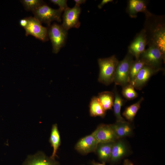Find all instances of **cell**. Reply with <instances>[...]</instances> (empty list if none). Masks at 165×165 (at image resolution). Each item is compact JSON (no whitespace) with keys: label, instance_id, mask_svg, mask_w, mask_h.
Returning <instances> with one entry per match:
<instances>
[{"label":"cell","instance_id":"31","mask_svg":"<svg viewBox=\"0 0 165 165\" xmlns=\"http://www.w3.org/2000/svg\"><path fill=\"white\" fill-rule=\"evenodd\" d=\"M91 165H106L105 164L99 162H96L94 160H93L91 162Z\"/></svg>","mask_w":165,"mask_h":165},{"label":"cell","instance_id":"4","mask_svg":"<svg viewBox=\"0 0 165 165\" xmlns=\"http://www.w3.org/2000/svg\"><path fill=\"white\" fill-rule=\"evenodd\" d=\"M134 56L129 52L124 59L119 61L116 69L113 82L116 85L122 87L129 84L130 67L133 61Z\"/></svg>","mask_w":165,"mask_h":165},{"label":"cell","instance_id":"9","mask_svg":"<svg viewBox=\"0 0 165 165\" xmlns=\"http://www.w3.org/2000/svg\"><path fill=\"white\" fill-rule=\"evenodd\" d=\"M92 133L98 143L114 142L119 139L112 124H100Z\"/></svg>","mask_w":165,"mask_h":165},{"label":"cell","instance_id":"26","mask_svg":"<svg viewBox=\"0 0 165 165\" xmlns=\"http://www.w3.org/2000/svg\"><path fill=\"white\" fill-rule=\"evenodd\" d=\"M50 2L53 4L57 5L59 8L64 11L68 7L67 5L66 0H50Z\"/></svg>","mask_w":165,"mask_h":165},{"label":"cell","instance_id":"16","mask_svg":"<svg viewBox=\"0 0 165 165\" xmlns=\"http://www.w3.org/2000/svg\"><path fill=\"white\" fill-rule=\"evenodd\" d=\"M113 143L98 144L95 152L101 163L105 164L109 162Z\"/></svg>","mask_w":165,"mask_h":165},{"label":"cell","instance_id":"3","mask_svg":"<svg viewBox=\"0 0 165 165\" xmlns=\"http://www.w3.org/2000/svg\"><path fill=\"white\" fill-rule=\"evenodd\" d=\"M48 35L51 42L52 52L57 53L65 44L67 36V31L62 26L54 23L48 26Z\"/></svg>","mask_w":165,"mask_h":165},{"label":"cell","instance_id":"6","mask_svg":"<svg viewBox=\"0 0 165 165\" xmlns=\"http://www.w3.org/2000/svg\"><path fill=\"white\" fill-rule=\"evenodd\" d=\"M28 24L24 29L25 35L32 36L43 42L48 40L47 28L43 26L42 23L34 17H27Z\"/></svg>","mask_w":165,"mask_h":165},{"label":"cell","instance_id":"22","mask_svg":"<svg viewBox=\"0 0 165 165\" xmlns=\"http://www.w3.org/2000/svg\"><path fill=\"white\" fill-rule=\"evenodd\" d=\"M144 98L142 97L136 102L127 107L123 113V116L128 121L132 122L138 111L141 107V104Z\"/></svg>","mask_w":165,"mask_h":165},{"label":"cell","instance_id":"29","mask_svg":"<svg viewBox=\"0 0 165 165\" xmlns=\"http://www.w3.org/2000/svg\"><path fill=\"white\" fill-rule=\"evenodd\" d=\"M86 0H74V1L75 2V6H79L80 5L86 2Z\"/></svg>","mask_w":165,"mask_h":165},{"label":"cell","instance_id":"24","mask_svg":"<svg viewBox=\"0 0 165 165\" xmlns=\"http://www.w3.org/2000/svg\"><path fill=\"white\" fill-rule=\"evenodd\" d=\"M122 87V94L126 99L132 100L138 97V94L132 85L129 83Z\"/></svg>","mask_w":165,"mask_h":165},{"label":"cell","instance_id":"20","mask_svg":"<svg viewBox=\"0 0 165 165\" xmlns=\"http://www.w3.org/2000/svg\"><path fill=\"white\" fill-rule=\"evenodd\" d=\"M113 92L114 94V99L113 108L116 121H125V119L121 115V110L122 106L125 104L126 101L119 94L116 86L114 87Z\"/></svg>","mask_w":165,"mask_h":165},{"label":"cell","instance_id":"18","mask_svg":"<svg viewBox=\"0 0 165 165\" xmlns=\"http://www.w3.org/2000/svg\"><path fill=\"white\" fill-rule=\"evenodd\" d=\"M49 142L53 148L51 158L55 159L58 150L61 145V138L57 124L53 125L51 129Z\"/></svg>","mask_w":165,"mask_h":165},{"label":"cell","instance_id":"15","mask_svg":"<svg viewBox=\"0 0 165 165\" xmlns=\"http://www.w3.org/2000/svg\"><path fill=\"white\" fill-rule=\"evenodd\" d=\"M127 11L129 16L135 18L139 12L144 13L147 16L151 14L147 10L146 2L143 0H130L129 1Z\"/></svg>","mask_w":165,"mask_h":165},{"label":"cell","instance_id":"5","mask_svg":"<svg viewBox=\"0 0 165 165\" xmlns=\"http://www.w3.org/2000/svg\"><path fill=\"white\" fill-rule=\"evenodd\" d=\"M62 9L59 8L53 9L45 3L40 6L32 12L34 17L40 22L50 25L51 22L53 21L58 22L61 21Z\"/></svg>","mask_w":165,"mask_h":165},{"label":"cell","instance_id":"11","mask_svg":"<svg viewBox=\"0 0 165 165\" xmlns=\"http://www.w3.org/2000/svg\"><path fill=\"white\" fill-rule=\"evenodd\" d=\"M147 43L145 31L142 30L136 36L128 47V52L134 57L139 58L140 55L145 50Z\"/></svg>","mask_w":165,"mask_h":165},{"label":"cell","instance_id":"7","mask_svg":"<svg viewBox=\"0 0 165 165\" xmlns=\"http://www.w3.org/2000/svg\"><path fill=\"white\" fill-rule=\"evenodd\" d=\"M123 139H119L113 143L109 161L111 165L119 163L122 159L130 153V147Z\"/></svg>","mask_w":165,"mask_h":165},{"label":"cell","instance_id":"2","mask_svg":"<svg viewBox=\"0 0 165 165\" xmlns=\"http://www.w3.org/2000/svg\"><path fill=\"white\" fill-rule=\"evenodd\" d=\"M139 58L144 62L146 65L151 67L157 72L162 70L165 56L154 44H152L147 50H145Z\"/></svg>","mask_w":165,"mask_h":165},{"label":"cell","instance_id":"17","mask_svg":"<svg viewBox=\"0 0 165 165\" xmlns=\"http://www.w3.org/2000/svg\"><path fill=\"white\" fill-rule=\"evenodd\" d=\"M165 55V29L163 26H158L154 32L152 43Z\"/></svg>","mask_w":165,"mask_h":165},{"label":"cell","instance_id":"8","mask_svg":"<svg viewBox=\"0 0 165 165\" xmlns=\"http://www.w3.org/2000/svg\"><path fill=\"white\" fill-rule=\"evenodd\" d=\"M64 11L61 25L67 31L72 28H79L80 22L79 19L81 12L80 7L75 5L72 8L68 7Z\"/></svg>","mask_w":165,"mask_h":165},{"label":"cell","instance_id":"13","mask_svg":"<svg viewBox=\"0 0 165 165\" xmlns=\"http://www.w3.org/2000/svg\"><path fill=\"white\" fill-rule=\"evenodd\" d=\"M158 72L151 67L145 65L141 69L134 80V88L141 90L146 85L150 78Z\"/></svg>","mask_w":165,"mask_h":165},{"label":"cell","instance_id":"27","mask_svg":"<svg viewBox=\"0 0 165 165\" xmlns=\"http://www.w3.org/2000/svg\"><path fill=\"white\" fill-rule=\"evenodd\" d=\"M19 24L20 25L24 28H26L28 24L27 17L20 19L19 21Z\"/></svg>","mask_w":165,"mask_h":165},{"label":"cell","instance_id":"25","mask_svg":"<svg viewBox=\"0 0 165 165\" xmlns=\"http://www.w3.org/2000/svg\"><path fill=\"white\" fill-rule=\"evenodd\" d=\"M20 1L26 10L32 12L45 3L42 0H21Z\"/></svg>","mask_w":165,"mask_h":165},{"label":"cell","instance_id":"30","mask_svg":"<svg viewBox=\"0 0 165 165\" xmlns=\"http://www.w3.org/2000/svg\"><path fill=\"white\" fill-rule=\"evenodd\" d=\"M123 165H134L133 163L128 159H125L123 162Z\"/></svg>","mask_w":165,"mask_h":165},{"label":"cell","instance_id":"14","mask_svg":"<svg viewBox=\"0 0 165 165\" xmlns=\"http://www.w3.org/2000/svg\"><path fill=\"white\" fill-rule=\"evenodd\" d=\"M112 125L119 139L131 137L133 134L134 126L132 122L126 120L116 121Z\"/></svg>","mask_w":165,"mask_h":165},{"label":"cell","instance_id":"21","mask_svg":"<svg viewBox=\"0 0 165 165\" xmlns=\"http://www.w3.org/2000/svg\"><path fill=\"white\" fill-rule=\"evenodd\" d=\"M97 97L105 111L112 109L114 99L113 92H102L99 93Z\"/></svg>","mask_w":165,"mask_h":165},{"label":"cell","instance_id":"28","mask_svg":"<svg viewBox=\"0 0 165 165\" xmlns=\"http://www.w3.org/2000/svg\"><path fill=\"white\" fill-rule=\"evenodd\" d=\"M112 0H102L101 2L98 5V7L101 9L104 6L108 3L113 2Z\"/></svg>","mask_w":165,"mask_h":165},{"label":"cell","instance_id":"23","mask_svg":"<svg viewBox=\"0 0 165 165\" xmlns=\"http://www.w3.org/2000/svg\"><path fill=\"white\" fill-rule=\"evenodd\" d=\"M144 62L141 59H135L131 64L129 74V83L132 85L137 74L145 65Z\"/></svg>","mask_w":165,"mask_h":165},{"label":"cell","instance_id":"1","mask_svg":"<svg viewBox=\"0 0 165 165\" xmlns=\"http://www.w3.org/2000/svg\"><path fill=\"white\" fill-rule=\"evenodd\" d=\"M119 62L115 55L98 59L99 73L98 79L100 82L108 86L113 82Z\"/></svg>","mask_w":165,"mask_h":165},{"label":"cell","instance_id":"12","mask_svg":"<svg viewBox=\"0 0 165 165\" xmlns=\"http://www.w3.org/2000/svg\"><path fill=\"white\" fill-rule=\"evenodd\" d=\"M22 165H60L55 159L48 157L43 152L38 151L33 155H28Z\"/></svg>","mask_w":165,"mask_h":165},{"label":"cell","instance_id":"10","mask_svg":"<svg viewBox=\"0 0 165 165\" xmlns=\"http://www.w3.org/2000/svg\"><path fill=\"white\" fill-rule=\"evenodd\" d=\"M99 143L92 133L79 139L76 143L75 148L82 155L95 152Z\"/></svg>","mask_w":165,"mask_h":165},{"label":"cell","instance_id":"19","mask_svg":"<svg viewBox=\"0 0 165 165\" xmlns=\"http://www.w3.org/2000/svg\"><path fill=\"white\" fill-rule=\"evenodd\" d=\"M89 112L91 116H99L104 118L106 114V111L103 108L97 97H93L89 104Z\"/></svg>","mask_w":165,"mask_h":165}]
</instances>
